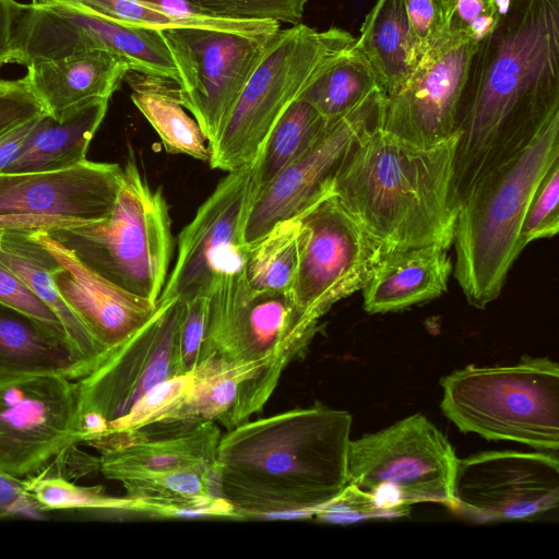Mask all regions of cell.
Wrapping results in <instances>:
<instances>
[{
    "mask_svg": "<svg viewBox=\"0 0 559 559\" xmlns=\"http://www.w3.org/2000/svg\"><path fill=\"white\" fill-rule=\"evenodd\" d=\"M559 158L548 167L526 209L520 231L524 249L531 241L550 238L559 230Z\"/></svg>",
    "mask_w": 559,
    "mask_h": 559,
    "instance_id": "836d02e7",
    "label": "cell"
},
{
    "mask_svg": "<svg viewBox=\"0 0 559 559\" xmlns=\"http://www.w3.org/2000/svg\"><path fill=\"white\" fill-rule=\"evenodd\" d=\"M91 371L63 331L0 302V378L58 373L79 380Z\"/></svg>",
    "mask_w": 559,
    "mask_h": 559,
    "instance_id": "d4e9b609",
    "label": "cell"
},
{
    "mask_svg": "<svg viewBox=\"0 0 559 559\" xmlns=\"http://www.w3.org/2000/svg\"><path fill=\"white\" fill-rule=\"evenodd\" d=\"M40 511L26 489L24 479L0 474V520L32 515Z\"/></svg>",
    "mask_w": 559,
    "mask_h": 559,
    "instance_id": "b9f144b4",
    "label": "cell"
},
{
    "mask_svg": "<svg viewBox=\"0 0 559 559\" xmlns=\"http://www.w3.org/2000/svg\"><path fill=\"white\" fill-rule=\"evenodd\" d=\"M58 260L53 281L64 302L90 334L111 350L140 330L158 302L131 294L85 266L45 231L32 233Z\"/></svg>",
    "mask_w": 559,
    "mask_h": 559,
    "instance_id": "ffe728a7",
    "label": "cell"
},
{
    "mask_svg": "<svg viewBox=\"0 0 559 559\" xmlns=\"http://www.w3.org/2000/svg\"><path fill=\"white\" fill-rule=\"evenodd\" d=\"M131 100L162 140L167 153L210 160V145L198 121L182 106L177 81L128 71L124 79Z\"/></svg>",
    "mask_w": 559,
    "mask_h": 559,
    "instance_id": "83f0119b",
    "label": "cell"
},
{
    "mask_svg": "<svg viewBox=\"0 0 559 559\" xmlns=\"http://www.w3.org/2000/svg\"><path fill=\"white\" fill-rule=\"evenodd\" d=\"M299 261L292 296L319 322L333 305L370 281L383 253L333 194L300 216Z\"/></svg>",
    "mask_w": 559,
    "mask_h": 559,
    "instance_id": "5bb4252c",
    "label": "cell"
},
{
    "mask_svg": "<svg viewBox=\"0 0 559 559\" xmlns=\"http://www.w3.org/2000/svg\"><path fill=\"white\" fill-rule=\"evenodd\" d=\"M183 302L180 324V358L182 373L191 372L204 338L209 297L198 296Z\"/></svg>",
    "mask_w": 559,
    "mask_h": 559,
    "instance_id": "60d3db41",
    "label": "cell"
},
{
    "mask_svg": "<svg viewBox=\"0 0 559 559\" xmlns=\"http://www.w3.org/2000/svg\"><path fill=\"white\" fill-rule=\"evenodd\" d=\"M355 40L338 27L280 28L210 146V166L233 171L253 163L285 110Z\"/></svg>",
    "mask_w": 559,
    "mask_h": 559,
    "instance_id": "52a82bcc",
    "label": "cell"
},
{
    "mask_svg": "<svg viewBox=\"0 0 559 559\" xmlns=\"http://www.w3.org/2000/svg\"><path fill=\"white\" fill-rule=\"evenodd\" d=\"M285 368L262 364L198 361L190 390L164 424L214 421L227 430L260 412Z\"/></svg>",
    "mask_w": 559,
    "mask_h": 559,
    "instance_id": "44dd1931",
    "label": "cell"
},
{
    "mask_svg": "<svg viewBox=\"0 0 559 559\" xmlns=\"http://www.w3.org/2000/svg\"><path fill=\"white\" fill-rule=\"evenodd\" d=\"M452 270L448 249L439 246L383 252L362 288L364 309L386 313L435 299L447 292Z\"/></svg>",
    "mask_w": 559,
    "mask_h": 559,
    "instance_id": "cb8c5ba5",
    "label": "cell"
},
{
    "mask_svg": "<svg viewBox=\"0 0 559 559\" xmlns=\"http://www.w3.org/2000/svg\"><path fill=\"white\" fill-rule=\"evenodd\" d=\"M383 105L384 95L378 88L356 108L330 122L307 152L255 193L245 226L246 246L332 194L334 176L348 148L366 132L381 127Z\"/></svg>",
    "mask_w": 559,
    "mask_h": 559,
    "instance_id": "ac0fdd59",
    "label": "cell"
},
{
    "mask_svg": "<svg viewBox=\"0 0 559 559\" xmlns=\"http://www.w3.org/2000/svg\"><path fill=\"white\" fill-rule=\"evenodd\" d=\"M87 50H105L130 71L178 82L160 29L126 25L56 0L22 4L12 36V62L25 67Z\"/></svg>",
    "mask_w": 559,
    "mask_h": 559,
    "instance_id": "8fae6325",
    "label": "cell"
},
{
    "mask_svg": "<svg viewBox=\"0 0 559 559\" xmlns=\"http://www.w3.org/2000/svg\"><path fill=\"white\" fill-rule=\"evenodd\" d=\"M47 234L111 284L158 300L174 250L171 219L162 190L150 187L132 157L109 216Z\"/></svg>",
    "mask_w": 559,
    "mask_h": 559,
    "instance_id": "8992f818",
    "label": "cell"
},
{
    "mask_svg": "<svg viewBox=\"0 0 559 559\" xmlns=\"http://www.w3.org/2000/svg\"><path fill=\"white\" fill-rule=\"evenodd\" d=\"M153 317L78 380L80 443L96 449L136 402L156 384L182 376L183 302L159 301Z\"/></svg>",
    "mask_w": 559,
    "mask_h": 559,
    "instance_id": "30bf717a",
    "label": "cell"
},
{
    "mask_svg": "<svg viewBox=\"0 0 559 559\" xmlns=\"http://www.w3.org/2000/svg\"><path fill=\"white\" fill-rule=\"evenodd\" d=\"M78 380L58 373L0 378V474L25 479L80 443Z\"/></svg>",
    "mask_w": 559,
    "mask_h": 559,
    "instance_id": "4fadbf2b",
    "label": "cell"
},
{
    "mask_svg": "<svg viewBox=\"0 0 559 559\" xmlns=\"http://www.w3.org/2000/svg\"><path fill=\"white\" fill-rule=\"evenodd\" d=\"M24 76L46 112L63 120L97 99H110L129 67L105 50L32 63Z\"/></svg>",
    "mask_w": 559,
    "mask_h": 559,
    "instance_id": "7402d4cb",
    "label": "cell"
},
{
    "mask_svg": "<svg viewBox=\"0 0 559 559\" xmlns=\"http://www.w3.org/2000/svg\"><path fill=\"white\" fill-rule=\"evenodd\" d=\"M477 43L449 31L417 63L405 84L384 97L381 128L408 143L431 146L455 132V117Z\"/></svg>",
    "mask_w": 559,
    "mask_h": 559,
    "instance_id": "d6986e66",
    "label": "cell"
},
{
    "mask_svg": "<svg viewBox=\"0 0 559 559\" xmlns=\"http://www.w3.org/2000/svg\"><path fill=\"white\" fill-rule=\"evenodd\" d=\"M2 235H3V231L0 230V245H1Z\"/></svg>",
    "mask_w": 559,
    "mask_h": 559,
    "instance_id": "f6af8a7d",
    "label": "cell"
},
{
    "mask_svg": "<svg viewBox=\"0 0 559 559\" xmlns=\"http://www.w3.org/2000/svg\"><path fill=\"white\" fill-rule=\"evenodd\" d=\"M559 114L520 153L479 177L459 203L454 276L467 302L484 309L501 293L523 250L520 231L530 200L559 158Z\"/></svg>",
    "mask_w": 559,
    "mask_h": 559,
    "instance_id": "277c9868",
    "label": "cell"
},
{
    "mask_svg": "<svg viewBox=\"0 0 559 559\" xmlns=\"http://www.w3.org/2000/svg\"><path fill=\"white\" fill-rule=\"evenodd\" d=\"M352 415L316 403L222 433L214 472L238 519L305 518L347 486Z\"/></svg>",
    "mask_w": 559,
    "mask_h": 559,
    "instance_id": "7a4b0ae2",
    "label": "cell"
},
{
    "mask_svg": "<svg viewBox=\"0 0 559 559\" xmlns=\"http://www.w3.org/2000/svg\"><path fill=\"white\" fill-rule=\"evenodd\" d=\"M440 407L462 432L558 453L559 365L523 356L510 366L468 365L443 377Z\"/></svg>",
    "mask_w": 559,
    "mask_h": 559,
    "instance_id": "5b68a950",
    "label": "cell"
},
{
    "mask_svg": "<svg viewBox=\"0 0 559 559\" xmlns=\"http://www.w3.org/2000/svg\"><path fill=\"white\" fill-rule=\"evenodd\" d=\"M39 116L0 134V174H5L13 164Z\"/></svg>",
    "mask_w": 559,
    "mask_h": 559,
    "instance_id": "7bdbcfd3",
    "label": "cell"
},
{
    "mask_svg": "<svg viewBox=\"0 0 559 559\" xmlns=\"http://www.w3.org/2000/svg\"><path fill=\"white\" fill-rule=\"evenodd\" d=\"M415 67L449 32L453 0H404Z\"/></svg>",
    "mask_w": 559,
    "mask_h": 559,
    "instance_id": "e575fe53",
    "label": "cell"
},
{
    "mask_svg": "<svg viewBox=\"0 0 559 559\" xmlns=\"http://www.w3.org/2000/svg\"><path fill=\"white\" fill-rule=\"evenodd\" d=\"M506 4L507 0H453L449 31L463 33L478 43L495 28Z\"/></svg>",
    "mask_w": 559,
    "mask_h": 559,
    "instance_id": "8d00e7d4",
    "label": "cell"
},
{
    "mask_svg": "<svg viewBox=\"0 0 559 559\" xmlns=\"http://www.w3.org/2000/svg\"><path fill=\"white\" fill-rule=\"evenodd\" d=\"M160 32L177 67L182 106L211 146L277 32L245 34L199 27Z\"/></svg>",
    "mask_w": 559,
    "mask_h": 559,
    "instance_id": "7c38bea8",
    "label": "cell"
},
{
    "mask_svg": "<svg viewBox=\"0 0 559 559\" xmlns=\"http://www.w3.org/2000/svg\"><path fill=\"white\" fill-rule=\"evenodd\" d=\"M559 114V0H507L471 58L455 117L454 205Z\"/></svg>",
    "mask_w": 559,
    "mask_h": 559,
    "instance_id": "6da1fadb",
    "label": "cell"
},
{
    "mask_svg": "<svg viewBox=\"0 0 559 559\" xmlns=\"http://www.w3.org/2000/svg\"><path fill=\"white\" fill-rule=\"evenodd\" d=\"M21 7L14 0H0V69L12 62V36Z\"/></svg>",
    "mask_w": 559,
    "mask_h": 559,
    "instance_id": "ee69618b",
    "label": "cell"
},
{
    "mask_svg": "<svg viewBox=\"0 0 559 559\" xmlns=\"http://www.w3.org/2000/svg\"><path fill=\"white\" fill-rule=\"evenodd\" d=\"M300 228L298 216L277 224L247 245L242 272L251 289L292 292L299 261Z\"/></svg>",
    "mask_w": 559,
    "mask_h": 559,
    "instance_id": "1f68e13d",
    "label": "cell"
},
{
    "mask_svg": "<svg viewBox=\"0 0 559 559\" xmlns=\"http://www.w3.org/2000/svg\"><path fill=\"white\" fill-rule=\"evenodd\" d=\"M457 133L431 146L401 140L380 126L357 139L332 194L383 252L453 243L452 179Z\"/></svg>",
    "mask_w": 559,
    "mask_h": 559,
    "instance_id": "3957f363",
    "label": "cell"
},
{
    "mask_svg": "<svg viewBox=\"0 0 559 559\" xmlns=\"http://www.w3.org/2000/svg\"><path fill=\"white\" fill-rule=\"evenodd\" d=\"M207 297L198 361L213 358L286 368L305 356L318 331L319 322L305 316L290 293L253 290L242 270L222 277Z\"/></svg>",
    "mask_w": 559,
    "mask_h": 559,
    "instance_id": "9c48e42d",
    "label": "cell"
},
{
    "mask_svg": "<svg viewBox=\"0 0 559 559\" xmlns=\"http://www.w3.org/2000/svg\"><path fill=\"white\" fill-rule=\"evenodd\" d=\"M0 261L44 301L61 322L72 346L94 370L109 354L75 317L53 281L59 267L56 257L32 233L3 231Z\"/></svg>",
    "mask_w": 559,
    "mask_h": 559,
    "instance_id": "484cf974",
    "label": "cell"
},
{
    "mask_svg": "<svg viewBox=\"0 0 559 559\" xmlns=\"http://www.w3.org/2000/svg\"><path fill=\"white\" fill-rule=\"evenodd\" d=\"M378 88L376 74L355 40L309 85L300 98L332 122L356 108Z\"/></svg>",
    "mask_w": 559,
    "mask_h": 559,
    "instance_id": "f546056e",
    "label": "cell"
},
{
    "mask_svg": "<svg viewBox=\"0 0 559 559\" xmlns=\"http://www.w3.org/2000/svg\"><path fill=\"white\" fill-rule=\"evenodd\" d=\"M156 436L99 452V471L106 478L122 484L183 468L213 469L222 436L216 423H175Z\"/></svg>",
    "mask_w": 559,
    "mask_h": 559,
    "instance_id": "603a6c76",
    "label": "cell"
},
{
    "mask_svg": "<svg viewBox=\"0 0 559 559\" xmlns=\"http://www.w3.org/2000/svg\"><path fill=\"white\" fill-rule=\"evenodd\" d=\"M312 515L321 522L335 524H348L370 518H385L369 495L350 485H347L335 499L317 509Z\"/></svg>",
    "mask_w": 559,
    "mask_h": 559,
    "instance_id": "ab89813d",
    "label": "cell"
},
{
    "mask_svg": "<svg viewBox=\"0 0 559 559\" xmlns=\"http://www.w3.org/2000/svg\"><path fill=\"white\" fill-rule=\"evenodd\" d=\"M329 123L311 104L301 98L295 100L277 120L255 159V193L307 152Z\"/></svg>",
    "mask_w": 559,
    "mask_h": 559,
    "instance_id": "4dcf8cb0",
    "label": "cell"
},
{
    "mask_svg": "<svg viewBox=\"0 0 559 559\" xmlns=\"http://www.w3.org/2000/svg\"><path fill=\"white\" fill-rule=\"evenodd\" d=\"M223 17L300 23L308 0H191Z\"/></svg>",
    "mask_w": 559,
    "mask_h": 559,
    "instance_id": "d590c367",
    "label": "cell"
},
{
    "mask_svg": "<svg viewBox=\"0 0 559 559\" xmlns=\"http://www.w3.org/2000/svg\"><path fill=\"white\" fill-rule=\"evenodd\" d=\"M0 302L64 332L61 322L50 308L1 261Z\"/></svg>",
    "mask_w": 559,
    "mask_h": 559,
    "instance_id": "f35d334b",
    "label": "cell"
},
{
    "mask_svg": "<svg viewBox=\"0 0 559 559\" xmlns=\"http://www.w3.org/2000/svg\"><path fill=\"white\" fill-rule=\"evenodd\" d=\"M455 509L481 521L540 520L559 507L557 453L486 451L457 459Z\"/></svg>",
    "mask_w": 559,
    "mask_h": 559,
    "instance_id": "e0dca14e",
    "label": "cell"
},
{
    "mask_svg": "<svg viewBox=\"0 0 559 559\" xmlns=\"http://www.w3.org/2000/svg\"><path fill=\"white\" fill-rule=\"evenodd\" d=\"M27 491L40 511L124 510L135 512L133 500L105 493L102 487L76 485L59 474L39 472L24 479Z\"/></svg>",
    "mask_w": 559,
    "mask_h": 559,
    "instance_id": "d6a6232c",
    "label": "cell"
},
{
    "mask_svg": "<svg viewBox=\"0 0 559 559\" xmlns=\"http://www.w3.org/2000/svg\"><path fill=\"white\" fill-rule=\"evenodd\" d=\"M457 457L447 437L417 413L350 440L347 485L369 495L385 516H403L418 502L455 508Z\"/></svg>",
    "mask_w": 559,
    "mask_h": 559,
    "instance_id": "ba28073f",
    "label": "cell"
},
{
    "mask_svg": "<svg viewBox=\"0 0 559 559\" xmlns=\"http://www.w3.org/2000/svg\"><path fill=\"white\" fill-rule=\"evenodd\" d=\"M108 102L94 100L63 120L41 114L5 174L56 171L86 162L90 143L105 118Z\"/></svg>",
    "mask_w": 559,
    "mask_h": 559,
    "instance_id": "4316f807",
    "label": "cell"
},
{
    "mask_svg": "<svg viewBox=\"0 0 559 559\" xmlns=\"http://www.w3.org/2000/svg\"><path fill=\"white\" fill-rule=\"evenodd\" d=\"M122 179L118 164L90 160L56 171L0 174V230L47 233L104 219Z\"/></svg>",
    "mask_w": 559,
    "mask_h": 559,
    "instance_id": "2e32d148",
    "label": "cell"
},
{
    "mask_svg": "<svg viewBox=\"0 0 559 559\" xmlns=\"http://www.w3.org/2000/svg\"><path fill=\"white\" fill-rule=\"evenodd\" d=\"M356 44L384 97L400 91L415 69L404 0H378L366 15Z\"/></svg>",
    "mask_w": 559,
    "mask_h": 559,
    "instance_id": "f1b7e54d",
    "label": "cell"
},
{
    "mask_svg": "<svg viewBox=\"0 0 559 559\" xmlns=\"http://www.w3.org/2000/svg\"><path fill=\"white\" fill-rule=\"evenodd\" d=\"M257 162L222 178L178 236V254L159 301L209 296L216 283L242 270L246 222L255 197Z\"/></svg>",
    "mask_w": 559,
    "mask_h": 559,
    "instance_id": "9a60e30c",
    "label": "cell"
},
{
    "mask_svg": "<svg viewBox=\"0 0 559 559\" xmlns=\"http://www.w3.org/2000/svg\"><path fill=\"white\" fill-rule=\"evenodd\" d=\"M46 112L24 78L0 79V134Z\"/></svg>",
    "mask_w": 559,
    "mask_h": 559,
    "instance_id": "74e56055",
    "label": "cell"
}]
</instances>
